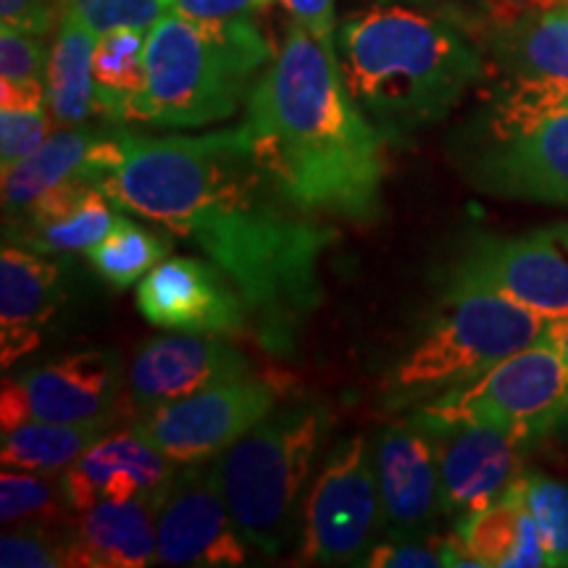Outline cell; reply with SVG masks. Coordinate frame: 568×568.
I'll return each mask as SVG.
<instances>
[{
	"instance_id": "1",
	"label": "cell",
	"mask_w": 568,
	"mask_h": 568,
	"mask_svg": "<svg viewBox=\"0 0 568 568\" xmlns=\"http://www.w3.org/2000/svg\"><path fill=\"white\" fill-rule=\"evenodd\" d=\"M124 159L101 187L201 247L240 290L251 332L266 351L293 353L324 297L318 264L337 240L284 195L245 124L205 134L122 132Z\"/></svg>"
},
{
	"instance_id": "2",
	"label": "cell",
	"mask_w": 568,
	"mask_h": 568,
	"mask_svg": "<svg viewBox=\"0 0 568 568\" xmlns=\"http://www.w3.org/2000/svg\"><path fill=\"white\" fill-rule=\"evenodd\" d=\"M245 103L255 153L290 201L314 216L376 219L385 138L347 92L335 45L293 21Z\"/></svg>"
},
{
	"instance_id": "3",
	"label": "cell",
	"mask_w": 568,
	"mask_h": 568,
	"mask_svg": "<svg viewBox=\"0 0 568 568\" xmlns=\"http://www.w3.org/2000/svg\"><path fill=\"white\" fill-rule=\"evenodd\" d=\"M335 53L347 92L385 140L445 119L487 71L471 34L416 0H374L345 17Z\"/></svg>"
},
{
	"instance_id": "4",
	"label": "cell",
	"mask_w": 568,
	"mask_h": 568,
	"mask_svg": "<svg viewBox=\"0 0 568 568\" xmlns=\"http://www.w3.org/2000/svg\"><path fill=\"white\" fill-rule=\"evenodd\" d=\"M274 55L253 17L201 21L166 11L148 30V80L130 122L166 130L224 122L247 101Z\"/></svg>"
},
{
	"instance_id": "5",
	"label": "cell",
	"mask_w": 568,
	"mask_h": 568,
	"mask_svg": "<svg viewBox=\"0 0 568 568\" xmlns=\"http://www.w3.org/2000/svg\"><path fill=\"white\" fill-rule=\"evenodd\" d=\"M329 426V408L303 397L276 406L211 460L213 477L247 545L276 556L297 537L303 493Z\"/></svg>"
},
{
	"instance_id": "6",
	"label": "cell",
	"mask_w": 568,
	"mask_h": 568,
	"mask_svg": "<svg viewBox=\"0 0 568 568\" xmlns=\"http://www.w3.org/2000/svg\"><path fill=\"white\" fill-rule=\"evenodd\" d=\"M450 159L479 193L568 209V95L506 88L453 138Z\"/></svg>"
},
{
	"instance_id": "7",
	"label": "cell",
	"mask_w": 568,
	"mask_h": 568,
	"mask_svg": "<svg viewBox=\"0 0 568 568\" xmlns=\"http://www.w3.org/2000/svg\"><path fill=\"white\" fill-rule=\"evenodd\" d=\"M447 311L387 376L385 408H416L477 379L548 332L542 316L487 287H447Z\"/></svg>"
},
{
	"instance_id": "8",
	"label": "cell",
	"mask_w": 568,
	"mask_h": 568,
	"mask_svg": "<svg viewBox=\"0 0 568 568\" xmlns=\"http://www.w3.org/2000/svg\"><path fill=\"white\" fill-rule=\"evenodd\" d=\"M410 418L424 426H497L527 445L568 437V364L542 335L477 379L416 406Z\"/></svg>"
},
{
	"instance_id": "9",
	"label": "cell",
	"mask_w": 568,
	"mask_h": 568,
	"mask_svg": "<svg viewBox=\"0 0 568 568\" xmlns=\"http://www.w3.org/2000/svg\"><path fill=\"white\" fill-rule=\"evenodd\" d=\"M382 527V497L374 447L364 435L332 447L305 493L297 558L301 564H361Z\"/></svg>"
},
{
	"instance_id": "10",
	"label": "cell",
	"mask_w": 568,
	"mask_h": 568,
	"mask_svg": "<svg viewBox=\"0 0 568 568\" xmlns=\"http://www.w3.org/2000/svg\"><path fill=\"white\" fill-rule=\"evenodd\" d=\"M447 287H487L545 322L568 318V224L477 237L453 266Z\"/></svg>"
},
{
	"instance_id": "11",
	"label": "cell",
	"mask_w": 568,
	"mask_h": 568,
	"mask_svg": "<svg viewBox=\"0 0 568 568\" xmlns=\"http://www.w3.org/2000/svg\"><path fill=\"white\" fill-rule=\"evenodd\" d=\"M124 389L122 355L92 347L48 361L34 372L3 382L0 424L3 432L27 422L113 424Z\"/></svg>"
},
{
	"instance_id": "12",
	"label": "cell",
	"mask_w": 568,
	"mask_h": 568,
	"mask_svg": "<svg viewBox=\"0 0 568 568\" xmlns=\"http://www.w3.org/2000/svg\"><path fill=\"white\" fill-rule=\"evenodd\" d=\"M276 403L274 382L247 376L148 410L134 426L180 466L205 464L272 414Z\"/></svg>"
},
{
	"instance_id": "13",
	"label": "cell",
	"mask_w": 568,
	"mask_h": 568,
	"mask_svg": "<svg viewBox=\"0 0 568 568\" xmlns=\"http://www.w3.org/2000/svg\"><path fill=\"white\" fill-rule=\"evenodd\" d=\"M159 564L232 568L247 558V539L234 524L211 464H187L155 510Z\"/></svg>"
},
{
	"instance_id": "14",
	"label": "cell",
	"mask_w": 568,
	"mask_h": 568,
	"mask_svg": "<svg viewBox=\"0 0 568 568\" xmlns=\"http://www.w3.org/2000/svg\"><path fill=\"white\" fill-rule=\"evenodd\" d=\"M138 308L161 329L193 335H243L251 332L247 305L230 276L213 261H161L138 284Z\"/></svg>"
},
{
	"instance_id": "15",
	"label": "cell",
	"mask_w": 568,
	"mask_h": 568,
	"mask_svg": "<svg viewBox=\"0 0 568 568\" xmlns=\"http://www.w3.org/2000/svg\"><path fill=\"white\" fill-rule=\"evenodd\" d=\"M416 422V418H414ZM424 426V424H422ZM437 445L439 510L466 518L493 506L521 477L527 443L487 424L424 426Z\"/></svg>"
},
{
	"instance_id": "16",
	"label": "cell",
	"mask_w": 568,
	"mask_h": 568,
	"mask_svg": "<svg viewBox=\"0 0 568 568\" xmlns=\"http://www.w3.org/2000/svg\"><path fill=\"white\" fill-rule=\"evenodd\" d=\"M176 474V460L132 426L98 439L61 474V489L71 514H82L98 503L130 500H142L159 510Z\"/></svg>"
},
{
	"instance_id": "17",
	"label": "cell",
	"mask_w": 568,
	"mask_h": 568,
	"mask_svg": "<svg viewBox=\"0 0 568 568\" xmlns=\"http://www.w3.org/2000/svg\"><path fill=\"white\" fill-rule=\"evenodd\" d=\"M253 376L251 361L219 335L182 332L155 337L138 353L126 379L130 403L140 414L182 400L201 389Z\"/></svg>"
},
{
	"instance_id": "18",
	"label": "cell",
	"mask_w": 568,
	"mask_h": 568,
	"mask_svg": "<svg viewBox=\"0 0 568 568\" xmlns=\"http://www.w3.org/2000/svg\"><path fill=\"white\" fill-rule=\"evenodd\" d=\"M382 497V527L397 537L429 531L439 510V460L435 437L414 418L389 424L374 443Z\"/></svg>"
},
{
	"instance_id": "19",
	"label": "cell",
	"mask_w": 568,
	"mask_h": 568,
	"mask_svg": "<svg viewBox=\"0 0 568 568\" xmlns=\"http://www.w3.org/2000/svg\"><path fill=\"white\" fill-rule=\"evenodd\" d=\"M124 159L122 132L92 126H67L48 138L32 155L3 172L6 219L17 216L32 201L67 180H92L101 184Z\"/></svg>"
},
{
	"instance_id": "20",
	"label": "cell",
	"mask_w": 568,
	"mask_h": 568,
	"mask_svg": "<svg viewBox=\"0 0 568 568\" xmlns=\"http://www.w3.org/2000/svg\"><path fill=\"white\" fill-rule=\"evenodd\" d=\"M489 53L506 88L568 95V6H539L495 19Z\"/></svg>"
},
{
	"instance_id": "21",
	"label": "cell",
	"mask_w": 568,
	"mask_h": 568,
	"mask_svg": "<svg viewBox=\"0 0 568 568\" xmlns=\"http://www.w3.org/2000/svg\"><path fill=\"white\" fill-rule=\"evenodd\" d=\"M61 303V272L45 253L6 240L0 253V347L3 368L40 345V332Z\"/></svg>"
},
{
	"instance_id": "22",
	"label": "cell",
	"mask_w": 568,
	"mask_h": 568,
	"mask_svg": "<svg viewBox=\"0 0 568 568\" xmlns=\"http://www.w3.org/2000/svg\"><path fill=\"white\" fill-rule=\"evenodd\" d=\"M155 508L142 500L98 503L63 529L67 566L142 568L159 560Z\"/></svg>"
},
{
	"instance_id": "23",
	"label": "cell",
	"mask_w": 568,
	"mask_h": 568,
	"mask_svg": "<svg viewBox=\"0 0 568 568\" xmlns=\"http://www.w3.org/2000/svg\"><path fill=\"white\" fill-rule=\"evenodd\" d=\"M95 42L98 32L74 9L63 6L45 69L48 111L59 126H82L92 116H101L92 74Z\"/></svg>"
},
{
	"instance_id": "24",
	"label": "cell",
	"mask_w": 568,
	"mask_h": 568,
	"mask_svg": "<svg viewBox=\"0 0 568 568\" xmlns=\"http://www.w3.org/2000/svg\"><path fill=\"white\" fill-rule=\"evenodd\" d=\"M113 424H51V422H27L17 429L3 432L0 460L3 468L34 471L53 477L63 474L82 458L103 435H109Z\"/></svg>"
},
{
	"instance_id": "25",
	"label": "cell",
	"mask_w": 568,
	"mask_h": 568,
	"mask_svg": "<svg viewBox=\"0 0 568 568\" xmlns=\"http://www.w3.org/2000/svg\"><path fill=\"white\" fill-rule=\"evenodd\" d=\"M145 42L148 30L140 27H113L98 34L92 74L101 116L111 122H130L132 105L145 90Z\"/></svg>"
},
{
	"instance_id": "26",
	"label": "cell",
	"mask_w": 568,
	"mask_h": 568,
	"mask_svg": "<svg viewBox=\"0 0 568 568\" xmlns=\"http://www.w3.org/2000/svg\"><path fill=\"white\" fill-rule=\"evenodd\" d=\"M169 251H172V243L166 237L119 216V222L101 243L88 247L84 253L103 282L124 290L151 272L153 266H159Z\"/></svg>"
},
{
	"instance_id": "27",
	"label": "cell",
	"mask_w": 568,
	"mask_h": 568,
	"mask_svg": "<svg viewBox=\"0 0 568 568\" xmlns=\"http://www.w3.org/2000/svg\"><path fill=\"white\" fill-rule=\"evenodd\" d=\"M524 477V474H521ZM518 477L508 493L495 500L493 506L477 510V514L460 518L456 535L466 550L479 560L481 568H506L510 552L518 542L527 500H524V481Z\"/></svg>"
},
{
	"instance_id": "28",
	"label": "cell",
	"mask_w": 568,
	"mask_h": 568,
	"mask_svg": "<svg viewBox=\"0 0 568 568\" xmlns=\"http://www.w3.org/2000/svg\"><path fill=\"white\" fill-rule=\"evenodd\" d=\"M116 209L119 205L111 201V195L103 187H95L88 195V201L74 213H69L67 219L34 226V230L6 232V237L38 253L88 251V247L101 243L105 234L113 230V224L119 222Z\"/></svg>"
},
{
	"instance_id": "29",
	"label": "cell",
	"mask_w": 568,
	"mask_h": 568,
	"mask_svg": "<svg viewBox=\"0 0 568 568\" xmlns=\"http://www.w3.org/2000/svg\"><path fill=\"white\" fill-rule=\"evenodd\" d=\"M61 479L53 481L45 474L3 468L0 477V518L3 524H45L59 527L69 514Z\"/></svg>"
},
{
	"instance_id": "30",
	"label": "cell",
	"mask_w": 568,
	"mask_h": 568,
	"mask_svg": "<svg viewBox=\"0 0 568 568\" xmlns=\"http://www.w3.org/2000/svg\"><path fill=\"white\" fill-rule=\"evenodd\" d=\"M524 500L542 535L548 566H568V487L545 474H524Z\"/></svg>"
},
{
	"instance_id": "31",
	"label": "cell",
	"mask_w": 568,
	"mask_h": 568,
	"mask_svg": "<svg viewBox=\"0 0 568 568\" xmlns=\"http://www.w3.org/2000/svg\"><path fill=\"white\" fill-rule=\"evenodd\" d=\"M0 566L3 568H59L67 566L63 531L45 524H24L6 531L0 539Z\"/></svg>"
},
{
	"instance_id": "32",
	"label": "cell",
	"mask_w": 568,
	"mask_h": 568,
	"mask_svg": "<svg viewBox=\"0 0 568 568\" xmlns=\"http://www.w3.org/2000/svg\"><path fill=\"white\" fill-rule=\"evenodd\" d=\"M45 34L3 27L0 30V84H45Z\"/></svg>"
},
{
	"instance_id": "33",
	"label": "cell",
	"mask_w": 568,
	"mask_h": 568,
	"mask_svg": "<svg viewBox=\"0 0 568 568\" xmlns=\"http://www.w3.org/2000/svg\"><path fill=\"white\" fill-rule=\"evenodd\" d=\"M74 9L98 34L113 27H140L151 30L163 13L172 11L169 0H61Z\"/></svg>"
},
{
	"instance_id": "34",
	"label": "cell",
	"mask_w": 568,
	"mask_h": 568,
	"mask_svg": "<svg viewBox=\"0 0 568 568\" xmlns=\"http://www.w3.org/2000/svg\"><path fill=\"white\" fill-rule=\"evenodd\" d=\"M51 116L48 105L38 109H0V163L3 172L32 155L48 140Z\"/></svg>"
},
{
	"instance_id": "35",
	"label": "cell",
	"mask_w": 568,
	"mask_h": 568,
	"mask_svg": "<svg viewBox=\"0 0 568 568\" xmlns=\"http://www.w3.org/2000/svg\"><path fill=\"white\" fill-rule=\"evenodd\" d=\"M364 566L372 568H437L445 566L443 539L416 542V537H397V542L376 545L366 552Z\"/></svg>"
},
{
	"instance_id": "36",
	"label": "cell",
	"mask_w": 568,
	"mask_h": 568,
	"mask_svg": "<svg viewBox=\"0 0 568 568\" xmlns=\"http://www.w3.org/2000/svg\"><path fill=\"white\" fill-rule=\"evenodd\" d=\"M274 0H169L172 11L201 21L243 19L264 11Z\"/></svg>"
},
{
	"instance_id": "37",
	"label": "cell",
	"mask_w": 568,
	"mask_h": 568,
	"mask_svg": "<svg viewBox=\"0 0 568 568\" xmlns=\"http://www.w3.org/2000/svg\"><path fill=\"white\" fill-rule=\"evenodd\" d=\"M55 11L53 0H0V21L3 27L24 30L34 34H48L53 30Z\"/></svg>"
},
{
	"instance_id": "38",
	"label": "cell",
	"mask_w": 568,
	"mask_h": 568,
	"mask_svg": "<svg viewBox=\"0 0 568 568\" xmlns=\"http://www.w3.org/2000/svg\"><path fill=\"white\" fill-rule=\"evenodd\" d=\"M290 17L326 45H335V0H280Z\"/></svg>"
},
{
	"instance_id": "39",
	"label": "cell",
	"mask_w": 568,
	"mask_h": 568,
	"mask_svg": "<svg viewBox=\"0 0 568 568\" xmlns=\"http://www.w3.org/2000/svg\"><path fill=\"white\" fill-rule=\"evenodd\" d=\"M508 566H516V568L548 566V552H545L542 535H539V527H537L535 518H531L529 508H527V514H524L521 531H518V542H516L514 552H510Z\"/></svg>"
},
{
	"instance_id": "40",
	"label": "cell",
	"mask_w": 568,
	"mask_h": 568,
	"mask_svg": "<svg viewBox=\"0 0 568 568\" xmlns=\"http://www.w3.org/2000/svg\"><path fill=\"white\" fill-rule=\"evenodd\" d=\"M545 335H548L550 343L558 347L560 355H564L566 364H568V318H560V322H550Z\"/></svg>"
}]
</instances>
